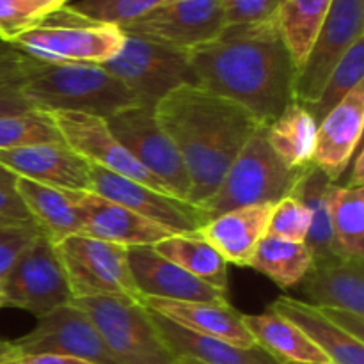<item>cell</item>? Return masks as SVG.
Returning a JSON list of instances; mask_svg holds the SVG:
<instances>
[{
  "instance_id": "cell-32",
  "label": "cell",
  "mask_w": 364,
  "mask_h": 364,
  "mask_svg": "<svg viewBox=\"0 0 364 364\" xmlns=\"http://www.w3.org/2000/svg\"><path fill=\"white\" fill-rule=\"evenodd\" d=\"M331 223L338 255L364 259V188L334 185Z\"/></svg>"
},
{
  "instance_id": "cell-9",
  "label": "cell",
  "mask_w": 364,
  "mask_h": 364,
  "mask_svg": "<svg viewBox=\"0 0 364 364\" xmlns=\"http://www.w3.org/2000/svg\"><path fill=\"white\" fill-rule=\"evenodd\" d=\"M110 134L144 169L167 185L176 198L188 201L191 178L174 142L156 119L155 107H127L105 119Z\"/></svg>"
},
{
  "instance_id": "cell-5",
  "label": "cell",
  "mask_w": 364,
  "mask_h": 364,
  "mask_svg": "<svg viewBox=\"0 0 364 364\" xmlns=\"http://www.w3.org/2000/svg\"><path fill=\"white\" fill-rule=\"evenodd\" d=\"M309 166L299 169L284 166L270 148L265 127H262L231 164L215 194L199 208L208 223L230 210L265 203L276 205L295 191Z\"/></svg>"
},
{
  "instance_id": "cell-6",
  "label": "cell",
  "mask_w": 364,
  "mask_h": 364,
  "mask_svg": "<svg viewBox=\"0 0 364 364\" xmlns=\"http://www.w3.org/2000/svg\"><path fill=\"white\" fill-rule=\"evenodd\" d=\"M71 302L91 318L116 364H178L141 299L92 297Z\"/></svg>"
},
{
  "instance_id": "cell-48",
  "label": "cell",
  "mask_w": 364,
  "mask_h": 364,
  "mask_svg": "<svg viewBox=\"0 0 364 364\" xmlns=\"http://www.w3.org/2000/svg\"><path fill=\"white\" fill-rule=\"evenodd\" d=\"M6 308V297H4V288L2 283H0V309Z\"/></svg>"
},
{
  "instance_id": "cell-30",
  "label": "cell",
  "mask_w": 364,
  "mask_h": 364,
  "mask_svg": "<svg viewBox=\"0 0 364 364\" xmlns=\"http://www.w3.org/2000/svg\"><path fill=\"white\" fill-rule=\"evenodd\" d=\"M313 265L311 249L306 242H291L269 235L259 240L247 267L269 277L283 290L301 284Z\"/></svg>"
},
{
  "instance_id": "cell-27",
  "label": "cell",
  "mask_w": 364,
  "mask_h": 364,
  "mask_svg": "<svg viewBox=\"0 0 364 364\" xmlns=\"http://www.w3.org/2000/svg\"><path fill=\"white\" fill-rule=\"evenodd\" d=\"M155 251L176 263L203 283L228 295V262L220 252L203 237L201 230L180 233L156 242Z\"/></svg>"
},
{
  "instance_id": "cell-11",
  "label": "cell",
  "mask_w": 364,
  "mask_h": 364,
  "mask_svg": "<svg viewBox=\"0 0 364 364\" xmlns=\"http://www.w3.org/2000/svg\"><path fill=\"white\" fill-rule=\"evenodd\" d=\"M364 36V0H333L315 43L299 68L294 102L309 107L318 100L331 71Z\"/></svg>"
},
{
  "instance_id": "cell-22",
  "label": "cell",
  "mask_w": 364,
  "mask_h": 364,
  "mask_svg": "<svg viewBox=\"0 0 364 364\" xmlns=\"http://www.w3.org/2000/svg\"><path fill=\"white\" fill-rule=\"evenodd\" d=\"M274 206L272 203H265L230 210L208 220L201 228L203 237L220 252L228 265L247 267L259 240L267 235Z\"/></svg>"
},
{
  "instance_id": "cell-21",
  "label": "cell",
  "mask_w": 364,
  "mask_h": 364,
  "mask_svg": "<svg viewBox=\"0 0 364 364\" xmlns=\"http://www.w3.org/2000/svg\"><path fill=\"white\" fill-rule=\"evenodd\" d=\"M301 283L309 304L364 316V259L333 256L313 262Z\"/></svg>"
},
{
  "instance_id": "cell-37",
  "label": "cell",
  "mask_w": 364,
  "mask_h": 364,
  "mask_svg": "<svg viewBox=\"0 0 364 364\" xmlns=\"http://www.w3.org/2000/svg\"><path fill=\"white\" fill-rule=\"evenodd\" d=\"M311 226V212L295 196H287L276 203L267 233L291 242H306Z\"/></svg>"
},
{
  "instance_id": "cell-10",
  "label": "cell",
  "mask_w": 364,
  "mask_h": 364,
  "mask_svg": "<svg viewBox=\"0 0 364 364\" xmlns=\"http://www.w3.org/2000/svg\"><path fill=\"white\" fill-rule=\"evenodd\" d=\"M2 288L6 308L23 309L36 318L73 301L55 245L45 235H39L21 255Z\"/></svg>"
},
{
  "instance_id": "cell-44",
  "label": "cell",
  "mask_w": 364,
  "mask_h": 364,
  "mask_svg": "<svg viewBox=\"0 0 364 364\" xmlns=\"http://www.w3.org/2000/svg\"><path fill=\"white\" fill-rule=\"evenodd\" d=\"M354 164H352V173L345 187H363L364 185V153L361 144L358 146L354 153Z\"/></svg>"
},
{
  "instance_id": "cell-35",
  "label": "cell",
  "mask_w": 364,
  "mask_h": 364,
  "mask_svg": "<svg viewBox=\"0 0 364 364\" xmlns=\"http://www.w3.org/2000/svg\"><path fill=\"white\" fill-rule=\"evenodd\" d=\"M31 55L14 48L11 43L0 45V114L32 110L23 96Z\"/></svg>"
},
{
  "instance_id": "cell-19",
  "label": "cell",
  "mask_w": 364,
  "mask_h": 364,
  "mask_svg": "<svg viewBox=\"0 0 364 364\" xmlns=\"http://www.w3.org/2000/svg\"><path fill=\"white\" fill-rule=\"evenodd\" d=\"M363 128L364 84H359L316 127L311 164L333 183L343 176L352 162L355 149L361 144Z\"/></svg>"
},
{
  "instance_id": "cell-39",
  "label": "cell",
  "mask_w": 364,
  "mask_h": 364,
  "mask_svg": "<svg viewBox=\"0 0 364 364\" xmlns=\"http://www.w3.org/2000/svg\"><path fill=\"white\" fill-rule=\"evenodd\" d=\"M284 0H220L224 25H255L277 16Z\"/></svg>"
},
{
  "instance_id": "cell-36",
  "label": "cell",
  "mask_w": 364,
  "mask_h": 364,
  "mask_svg": "<svg viewBox=\"0 0 364 364\" xmlns=\"http://www.w3.org/2000/svg\"><path fill=\"white\" fill-rule=\"evenodd\" d=\"M166 2L167 0H75L68 6L89 20L121 28Z\"/></svg>"
},
{
  "instance_id": "cell-25",
  "label": "cell",
  "mask_w": 364,
  "mask_h": 364,
  "mask_svg": "<svg viewBox=\"0 0 364 364\" xmlns=\"http://www.w3.org/2000/svg\"><path fill=\"white\" fill-rule=\"evenodd\" d=\"M14 191L20 196L32 223L52 244L71 235H80V217L66 192L18 176L14 180Z\"/></svg>"
},
{
  "instance_id": "cell-4",
  "label": "cell",
  "mask_w": 364,
  "mask_h": 364,
  "mask_svg": "<svg viewBox=\"0 0 364 364\" xmlns=\"http://www.w3.org/2000/svg\"><path fill=\"white\" fill-rule=\"evenodd\" d=\"M124 38L116 25L89 20L66 4L18 34L11 45L43 63L102 66L119 53Z\"/></svg>"
},
{
  "instance_id": "cell-42",
  "label": "cell",
  "mask_w": 364,
  "mask_h": 364,
  "mask_svg": "<svg viewBox=\"0 0 364 364\" xmlns=\"http://www.w3.org/2000/svg\"><path fill=\"white\" fill-rule=\"evenodd\" d=\"M6 2H9L13 7H16L20 13H23L27 18H31L34 23L41 20L43 16H46L48 13H52V11L59 9V6H57L55 2H52V0H6Z\"/></svg>"
},
{
  "instance_id": "cell-14",
  "label": "cell",
  "mask_w": 364,
  "mask_h": 364,
  "mask_svg": "<svg viewBox=\"0 0 364 364\" xmlns=\"http://www.w3.org/2000/svg\"><path fill=\"white\" fill-rule=\"evenodd\" d=\"M60 137L77 155L92 166L114 174L148 185L160 192L174 196L164 181L141 166L128 149L110 134L105 119L80 112H48Z\"/></svg>"
},
{
  "instance_id": "cell-50",
  "label": "cell",
  "mask_w": 364,
  "mask_h": 364,
  "mask_svg": "<svg viewBox=\"0 0 364 364\" xmlns=\"http://www.w3.org/2000/svg\"><path fill=\"white\" fill-rule=\"evenodd\" d=\"M283 364H336L333 361H322V363H283Z\"/></svg>"
},
{
  "instance_id": "cell-16",
  "label": "cell",
  "mask_w": 364,
  "mask_h": 364,
  "mask_svg": "<svg viewBox=\"0 0 364 364\" xmlns=\"http://www.w3.org/2000/svg\"><path fill=\"white\" fill-rule=\"evenodd\" d=\"M80 217V235L123 245H155L156 242L173 237L159 224L137 215L132 210L102 198L92 191H64Z\"/></svg>"
},
{
  "instance_id": "cell-38",
  "label": "cell",
  "mask_w": 364,
  "mask_h": 364,
  "mask_svg": "<svg viewBox=\"0 0 364 364\" xmlns=\"http://www.w3.org/2000/svg\"><path fill=\"white\" fill-rule=\"evenodd\" d=\"M39 235H43L41 230L32 220L0 226V283Z\"/></svg>"
},
{
  "instance_id": "cell-53",
  "label": "cell",
  "mask_w": 364,
  "mask_h": 364,
  "mask_svg": "<svg viewBox=\"0 0 364 364\" xmlns=\"http://www.w3.org/2000/svg\"><path fill=\"white\" fill-rule=\"evenodd\" d=\"M0 41H2V39H0Z\"/></svg>"
},
{
  "instance_id": "cell-34",
  "label": "cell",
  "mask_w": 364,
  "mask_h": 364,
  "mask_svg": "<svg viewBox=\"0 0 364 364\" xmlns=\"http://www.w3.org/2000/svg\"><path fill=\"white\" fill-rule=\"evenodd\" d=\"M57 142L64 141L48 112L32 109L25 112L0 114V151Z\"/></svg>"
},
{
  "instance_id": "cell-33",
  "label": "cell",
  "mask_w": 364,
  "mask_h": 364,
  "mask_svg": "<svg viewBox=\"0 0 364 364\" xmlns=\"http://www.w3.org/2000/svg\"><path fill=\"white\" fill-rule=\"evenodd\" d=\"M364 77V36L359 38L354 45L348 48V52L341 57L331 75L323 84L322 92L318 100L313 105L306 107L311 117L315 119L316 127L320 121L345 100V96L355 87L363 84Z\"/></svg>"
},
{
  "instance_id": "cell-26",
  "label": "cell",
  "mask_w": 364,
  "mask_h": 364,
  "mask_svg": "<svg viewBox=\"0 0 364 364\" xmlns=\"http://www.w3.org/2000/svg\"><path fill=\"white\" fill-rule=\"evenodd\" d=\"M242 320L255 343L281 364L329 361L297 326L272 309L262 315H242Z\"/></svg>"
},
{
  "instance_id": "cell-40",
  "label": "cell",
  "mask_w": 364,
  "mask_h": 364,
  "mask_svg": "<svg viewBox=\"0 0 364 364\" xmlns=\"http://www.w3.org/2000/svg\"><path fill=\"white\" fill-rule=\"evenodd\" d=\"M326 318H329L338 329L343 331L345 334L352 336L354 340L364 341V316L358 313L347 311V309L338 308H318Z\"/></svg>"
},
{
  "instance_id": "cell-8",
  "label": "cell",
  "mask_w": 364,
  "mask_h": 364,
  "mask_svg": "<svg viewBox=\"0 0 364 364\" xmlns=\"http://www.w3.org/2000/svg\"><path fill=\"white\" fill-rule=\"evenodd\" d=\"M53 245L73 299H139L128 269L127 247L85 235H71Z\"/></svg>"
},
{
  "instance_id": "cell-3",
  "label": "cell",
  "mask_w": 364,
  "mask_h": 364,
  "mask_svg": "<svg viewBox=\"0 0 364 364\" xmlns=\"http://www.w3.org/2000/svg\"><path fill=\"white\" fill-rule=\"evenodd\" d=\"M23 96L41 112H80L107 119L137 105L134 92L100 64H52L31 57Z\"/></svg>"
},
{
  "instance_id": "cell-51",
  "label": "cell",
  "mask_w": 364,
  "mask_h": 364,
  "mask_svg": "<svg viewBox=\"0 0 364 364\" xmlns=\"http://www.w3.org/2000/svg\"><path fill=\"white\" fill-rule=\"evenodd\" d=\"M52 2H55L57 4V6H66V4H70L71 2V0H52Z\"/></svg>"
},
{
  "instance_id": "cell-18",
  "label": "cell",
  "mask_w": 364,
  "mask_h": 364,
  "mask_svg": "<svg viewBox=\"0 0 364 364\" xmlns=\"http://www.w3.org/2000/svg\"><path fill=\"white\" fill-rule=\"evenodd\" d=\"M0 166L13 176L27 178L60 191H91V166L66 142L36 144L0 151Z\"/></svg>"
},
{
  "instance_id": "cell-2",
  "label": "cell",
  "mask_w": 364,
  "mask_h": 364,
  "mask_svg": "<svg viewBox=\"0 0 364 364\" xmlns=\"http://www.w3.org/2000/svg\"><path fill=\"white\" fill-rule=\"evenodd\" d=\"M156 119L183 159L191 178L188 203L205 205L249 139L263 127L235 102L185 84L155 105Z\"/></svg>"
},
{
  "instance_id": "cell-31",
  "label": "cell",
  "mask_w": 364,
  "mask_h": 364,
  "mask_svg": "<svg viewBox=\"0 0 364 364\" xmlns=\"http://www.w3.org/2000/svg\"><path fill=\"white\" fill-rule=\"evenodd\" d=\"M333 0H284L277 11V27L295 66L304 64Z\"/></svg>"
},
{
  "instance_id": "cell-47",
  "label": "cell",
  "mask_w": 364,
  "mask_h": 364,
  "mask_svg": "<svg viewBox=\"0 0 364 364\" xmlns=\"http://www.w3.org/2000/svg\"><path fill=\"white\" fill-rule=\"evenodd\" d=\"M178 364H205L198 359H192V358H178Z\"/></svg>"
},
{
  "instance_id": "cell-46",
  "label": "cell",
  "mask_w": 364,
  "mask_h": 364,
  "mask_svg": "<svg viewBox=\"0 0 364 364\" xmlns=\"http://www.w3.org/2000/svg\"><path fill=\"white\" fill-rule=\"evenodd\" d=\"M14 180H16V176H13L9 171H6L2 166H0V185H6V187H14Z\"/></svg>"
},
{
  "instance_id": "cell-45",
  "label": "cell",
  "mask_w": 364,
  "mask_h": 364,
  "mask_svg": "<svg viewBox=\"0 0 364 364\" xmlns=\"http://www.w3.org/2000/svg\"><path fill=\"white\" fill-rule=\"evenodd\" d=\"M21 354L14 341L0 338V364H20Z\"/></svg>"
},
{
  "instance_id": "cell-15",
  "label": "cell",
  "mask_w": 364,
  "mask_h": 364,
  "mask_svg": "<svg viewBox=\"0 0 364 364\" xmlns=\"http://www.w3.org/2000/svg\"><path fill=\"white\" fill-rule=\"evenodd\" d=\"M23 355H71L95 364H116L91 318L70 302L38 318L36 326L14 340Z\"/></svg>"
},
{
  "instance_id": "cell-52",
  "label": "cell",
  "mask_w": 364,
  "mask_h": 364,
  "mask_svg": "<svg viewBox=\"0 0 364 364\" xmlns=\"http://www.w3.org/2000/svg\"><path fill=\"white\" fill-rule=\"evenodd\" d=\"M2 43H6V41H0V45H2Z\"/></svg>"
},
{
  "instance_id": "cell-20",
  "label": "cell",
  "mask_w": 364,
  "mask_h": 364,
  "mask_svg": "<svg viewBox=\"0 0 364 364\" xmlns=\"http://www.w3.org/2000/svg\"><path fill=\"white\" fill-rule=\"evenodd\" d=\"M149 311L192 333L224 340L238 347H255L242 315L230 302H183L166 299H141Z\"/></svg>"
},
{
  "instance_id": "cell-17",
  "label": "cell",
  "mask_w": 364,
  "mask_h": 364,
  "mask_svg": "<svg viewBox=\"0 0 364 364\" xmlns=\"http://www.w3.org/2000/svg\"><path fill=\"white\" fill-rule=\"evenodd\" d=\"M128 269L139 299H166L183 302H228V295L203 283L153 245L128 247Z\"/></svg>"
},
{
  "instance_id": "cell-23",
  "label": "cell",
  "mask_w": 364,
  "mask_h": 364,
  "mask_svg": "<svg viewBox=\"0 0 364 364\" xmlns=\"http://www.w3.org/2000/svg\"><path fill=\"white\" fill-rule=\"evenodd\" d=\"M269 309L297 326L329 361L336 364H364L363 341L354 340L338 329L316 306L294 297H277Z\"/></svg>"
},
{
  "instance_id": "cell-29",
  "label": "cell",
  "mask_w": 364,
  "mask_h": 364,
  "mask_svg": "<svg viewBox=\"0 0 364 364\" xmlns=\"http://www.w3.org/2000/svg\"><path fill=\"white\" fill-rule=\"evenodd\" d=\"M333 181L311 164L308 173L304 174L295 191L290 196H295L311 212V226H309L306 244L311 249L313 262L340 256L334 245L333 223H331V201H333Z\"/></svg>"
},
{
  "instance_id": "cell-41",
  "label": "cell",
  "mask_w": 364,
  "mask_h": 364,
  "mask_svg": "<svg viewBox=\"0 0 364 364\" xmlns=\"http://www.w3.org/2000/svg\"><path fill=\"white\" fill-rule=\"evenodd\" d=\"M0 217L18 220V223H27V220H31L27 210H25V205L21 203L20 196L16 194L14 187L0 185Z\"/></svg>"
},
{
  "instance_id": "cell-7",
  "label": "cell",
  "mask_w": 364,
  "mask_h": 364,
  "mask_svg": "<svg viewBox=\"0 0 364 364\" xmlns=\"http://www.w3.org/2000/svg\"><path fill=\"white\" fill-rule=\"evenodd\" d=\"M124 36L119 53L102 66L123 82L139 103L155 107L180 85L196 84L188 52L141 36Z\"/></svg>"
},
{
  "instance_id": "cell-12",
  "label": "cell",
  "mask_w": 364,
  "mask_h": 364,
  "mask_svg": "<svg viewBox=\"0 0 364 364\" xmlns=\"http://www.w3.org/2000/svg\"><path fill=\"white\" fill-rule=\"evenodd\" d=\"M224 27L220 0H167L121 31L191 52L215 39Z\"/></svg>"
},
{
  "instance_id": "cell-13",
  "label": "cell",
  "mask_w": 364,
  "mask_h": 364,
  "mask_svg": "<svg viewBox=\"0 0 364 364\" xmlns=\"http://www.w3.org/2000/svg\"><path fill=\"white\" fill-rule=\"evenodd\" d=\"M89 166L92 192L159 224L173 235L194 233L206 224L203 210L185 199L137 183L92 164Z\"/></svg>"
},
{
  "instance_id": "cell-1",
  "label": "cell",
  "mask_w": 364,
  "mask_h": 364,
  "mask_svg": "<svg viewBox=\"0 0 364 364\" xmlns=\"http://www.w3.org/2000/svg\"><path fill=\"white\" fill-rule=\"evenodd\" d=\"M196 85L235 102L269 127L291 102L297 78L277 20L235 25L188 52Z\"/></svg>"
},
{
  "instance_id": "cell-24",
  "label": "cell",
  "mask_w": 364,
  "mask_h": 364,
  "mask_svg": "<svg viewBox=\"0 0 364 364\" xmlns=\"http://www.w3.org/2000/svg\"><path fill=\"white\" fill-rule=\"evenodd\" d=\"M151 313L156 329L176 358H192L205 364H281L262 347H238L224 340L192 333Z\"/></svg>"
},
{
  "instance_id": "cell-49",
  "label": "cell",
  "mask_w": 364,
  "mask_h": 364,
  "mask_svg": "<svg viewBox=\"0 0 364 364\" xmlns=\"http://www.w3.org/2000/svg\"><path fill=\"white\" fill-rule=\"evenodd\" d=\"M14 223H18V220H11V219H4V217H0V226H7V224H14Z\"/></svg>"
},
{
  "instance_id": "cell-43",
  "label": "cell",
  "mask_w": 364,
  "mask_h": 364,
  "mask_svg": "<svg viewBox=\"0 0 364 364\" xmlns=\"http://www.w3.org/2000/svg\"><path fill=\"white\" fill-rule=\"evenodd\" d=\"M20 364H95L71 355H23Z\"/></svg>"
},
{
  "instance_id": "cell-28",
  "label": "cell",
  "mask_w": 364,
  "mask_h": 364,
  "mask_svg": "<svg viewBox=\"0 0 364 364\" xmlns=\"http://www.w3.org/2000/svg\"><path fill=\"white\" fill-rule=\"evenodd\" d=\"M267 141L281 162L290 169L311 164L316 141V123L304 105L291 102L269 127Z\"/></svg>"
}]
</instances>
